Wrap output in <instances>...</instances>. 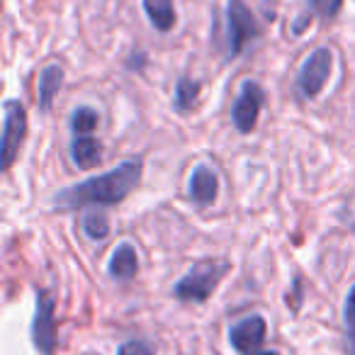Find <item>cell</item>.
<instances>
[{
  "label": "cell",
  "mask_w": 355,
  "mask_h": 355,
  "mask_svg": "<svg viewBox=\"0 0 355 355\" xmlns=\"http://www.w3.org/2000/svg\"><path fill=\"white\" fill-rule=\"evenodd\" d=\"M71 132H73V137H88V134L95 132V127H98V112H95L93 107H88V105H80V107H76L73 112H71Z\"/></svg>",
  "instance_id": "15"
},
{
  "label": "cell",
  "mask_w": 355,
  "mask_h": 355,
  "mask_svg": "<svg viewBox=\"0 0 355 355\" xmlns=\"http://www.w3.org/2000/svg\"><path fill=\"white\" fill-rule=\"evenodd\" d=\"M331 69H334V54H331L329 46L314 49L306 56L304 64H302L300 73H297V83H295L297 93L304 100H314L324 90L326 80L331 76Z\"/></svg>",
  "instance_id": "6"
},
{
  "label": "cell",
  "mask_w": 355,
  "mask_h": 355,
  "mask_svg": "<svg viewBox=\"0 0 355 355\" xmlns=\"http://www.w3.org/2000/svg\"><path fill=\"white\" fill-rule=\"evenodd\" d=\"M27 137V110L20 100L8 98L3 103V146H0V158L3 168L10 171L15 166L20 148Z\"/></svg>",
  "instance_id": "4"
},
{
  "label": "cell",
  "mask_w": 355,
  "mask_h": 355,
  "mask_svg": "<svg viewBox=\"0 0 355 355\" xmlns=\"http://www.w3.org/2000/svg\"><path fill=\"white\" fill-rule=\"evenodd\" d=\"M144 173L141 158H127L119 166L110 168V171L100 173L95 178H88L83 183L69 185V188L59 190L54 195V207L56 209H80L88 205H100V207H110V205H119L127 200V195L139 185Z\"/></svg>",
  "instance_id": "1"
},
{
  "label": "cell",
  "mask_w": 355,
  "mask_h": 355,
  "mask_svg": "<svg viewBox=\"0 0 355 355\" xmlns=\"http://www.w3.org/2000/svg\"><path fill=\"white\" fill-rule=\"evenodd\" d=\"M232 270V263L219 261V258H205L198 261L195 266H190V270L185 272L180 280L173 285V297L180 302H193V304H202L214 295L222 280Z\"/></svg>",
  "instance_id": "2"
},
{
  "label": "cell",
  "mask_w": 355,
  "mask_h": 355,
  "mask_svg": "<svg viewBox=\"0 0 355 355\" xmlns=\"http://www.w3.org/2000/svg\"><path fill=\"white\" fill-rule=\"evenodd\" d=\"M144 12L156 32H171L178 22L173 0H144Z\"/></svg>",
  "instance_id": "12"
},
{
  "label": "cell",
  "mask_w": 355,
  "mask_h": 355,
  "mask_svg": "<svg viewBox=\"0 0 355 355\" xmlns=\"http://www.w3.org/2000/svg\"><path fill=\"white\" fill-rule=\"evenodd\" d=\"M261 37V27H258L256 17H253L251 8L246 6V0H229L227 3V46H229V59L241 56L253 42Z\"/></svg>",
  "instance_id": "3"
},
{
  "label": "cell",
  "mask_w": 355,
  "mask_h": 355,
  "mask_svg": "<svg viewBox=\"0 0 355 355\" xmlns=\"http://www.w3.org/2000/svg\"><path fill=\"white\" fill-rule=\"evenodd\" d=\"M343 8V0H309V12L324 20H334Z\"/></svg>",
  "instance_id": "18"
},
{
  "label": "cell",
  "mask_w": 355,
  "mask_h": 355,
  "mask_svg": "<svg viewBox=\"0 0 355 355\" xmlns=\"http://www.w3.org/2000/svg\"><path fill=\"white\" fill-rule=\"evenodd\" d=\"M343 324H345V343H348V353L355 355V285L350 287L348 297H345Z\"/></svg>",
  "instance_id": "17"
},
{
  "label": "cell",
  "mask_w": 355,
  "mask_h": 355,
  "mask_svg": "<svg viewBox=\"0 0 355 355\" xmlns=\"http://www.w3.org/2000/svg\"><path fill=\"white\" fill-rule=\"evenodd\" d=\"M117 355H156L151 350V345L144 340H124L117 348Z\"/></svg>",
  "instance_id": "19"
},
{
  "label": "cell",
  "mask_w": 355,
  "mask_h": 355,
  "mask_svg": "<svg viewBox=\"0 0 355 355\" xmlns=\"http://www.w3.org/2000/svg\"><path fill=\"white\" fill-rule=\"evenodd\" d=\"M71 161L80 171H90L103 161V144L88 134V137H73L71 139Z\"/></svg>",
  "instance_id": "11"
},
{
  "label": "cell",
  "mask_w": 355,
  "mask_h": 355,
  "mask_svg": "<svg viewBox=\"0 0 355 355\" xmlns=\"http://www.w3.org/2000/svg\"><path fill=\"white\" fill-rule=\"evenodd\" d=\"M56 331V302L46 290H37L35 319H32V343L42 355H54L59 345Z\"/></svg>",
  "instance_id": "5"
},
{
  "label": "cell",
  "mask_w": 355,
  "mask_h": 355,
  "mask_svg": "<svg viewBox=\"0 0 355 355\" xmlns=\"http://www.w3.org/2000/svg\"><path fill=\"white\" fill-rule=\"evenodd\" d=\"M202 93V85L193 78H180L175 83V95H173V107L175 112L180 114H188L190 110L198 105V98Z\"/></svg>",
  "instance_id": "14"
},
{
  "label": "cell",
  "mask_w": 355,
  "mask_h": 355,
  "mask_svg": "<svg viewBox=\"0 0 355 355\" xmlns=\"http://www.w3.org/2000/svg\"><path fill=\"white\" fill-rule=\"evenodd\" d=\"M107 272L110 277L114 280H132L134 275L139 272V256L134 251L132 243L122 241L114 246L112 256H110V263H107Z\"/></svg>",
  "instance_id": "10"
},
{
  "label": "cell",
  "mask_w": 355,
  "mask_h": 355,
  "mask_svg": "<svg viewBox=\"0 0 355 355\" xmlns=\"http://www.w3.org/2000/svg\"><path fill=\"white\" fill-rule=\"evenodd\" d=\"M83 232L90 241H105L110 236V222L105 214H98V212H90L83 217Z\"/></svg>",
  "instance_id": "16"
},
{
  "label": "cell",
  "mask_w": 355,
  "mask_h": 355,
  "mask_svg": "<svg viewBox=\"0 0 355 355\" xmlns=\"http://www.w3.org/2000/svg\"><path fill=\"white\" fill-rule=\"evenodd\" d=\"M268 336V324L261 314H251L246 319L236 321L229 329V343L236 353L241 355H253L258 353V348L263 345Z\"/></svg>",
  "instance_id": "8"
},
{
  "label": "cell",
  "mask_w": 355,
  "mask_h": 355,
  "mask_svg": "<svg viewBox=\"0 0 355 355\" xmlns=\"http://www.w3.org/2000/svg\"><path fill=\"white\" fill-rule=\"evenodd\" d=\"M253 355H280V353H277V350H258V353H253Z\"/></svg>",
  "instance_id": "20"
},
{
  "label": "cell",
  "mask_w": 355,
  "mask_h": 355,
  "mask_svg": "<svg viewBox=\"0 0 355 355\" xmlns=\"http://www.w3.org/2000/svg\"><path fill=\"white\" fill-rule=\"evenodd\" d=\"M263 105H266V90H263V85H258L253 78H246L232 105V122L239 134H251L256 129Z\"/></svg>",
  "instance_id": "7"
},
{
  "label": "cell",
  "mask_w": 355,
  "mask_h": 355,
  "mask_svg": "<svg viewBox=\"0 0 355 355\" xmlns=\"http://www.w3.org/2000/svg\"><path fill=\"white\" fill-rule=\"evenodd\" d=\"M188 195L200 207H207V205H212L214 200H217L219 175L207 163H198V166L193 168V175H190V183H188Z\"/></svg>",
  "instance_id": "9"
},
{
  "label": "cell",
  "mask_w": 355,
  "mask_h": 355,
  "mask_svg": "<svg viewBox=\"0 0 355 355\" xmlns=\"http://www.w3.org/2000/svg\"><path fill=\"white\" fill-rule=\"evenodd\" d=\"M64 85V69L59 64L46 66L40 73V88H37V95H40V110L42 112H49L51 103H54L56 93Z\"/></svg>",
  "instance_id": "13"
}]
</instances>
